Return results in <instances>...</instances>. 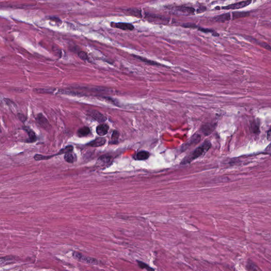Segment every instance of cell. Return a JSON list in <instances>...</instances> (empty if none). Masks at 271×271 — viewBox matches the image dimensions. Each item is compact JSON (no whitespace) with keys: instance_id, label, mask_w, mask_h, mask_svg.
Listing matches in <instances>:
<instances>
[{"instance_id":"17","label":"cell","mask_w":271,"mask_h":271,"mask_svg":"<svg viewBox=\"0 0 271 271\" xmlns=\"http://www.w3.org/2000/svg\"><path fill=\"white\" fill-rule=\"evenodd\" d=\"M25 130L28 133L29 136V140L28 141L29 143H33L36 141L37 137L33 131L31 129L27 128V127L25 128Z\"/></svg>"},{"instance_id":"6","label":"cell","mask_w":271,"mask_h":271,"mask_svg":"<svg viewBox=\"0 0 271 271\" xmlns=\"http://www.w3.org/2000/svg\"><path fill=\"white\" fill-rule=\"evenodd\" d=\"M175 9L178 12H181L184 15H192L196 11V10L194 8L185 5L176 6Z\"/></svg>"},{"instance_id":"16","label":"cell","mask_w":271,"mask_h":271,"mask_svg":"<svg viewBox=\"0 0 271 271\" xmlns=\"http://www.w3.org/2000/svg\"><path fill=\"white\" fill-rule=\"evenodd\" d=\"M133 57H135L137 59H139V60H140L141 61H143V62H144L145 63L147 64H149V65H162L161 64H160L159 63H158L157 62H156V61H151V60H149V59H147V58H144L143 57H141V56H137V55H133Z\"/></svg>"},{"instance_id":"13","label":"cell","mask_w":271,"mask_h":271,"mask_svg":"<svg viewBox=\"0 0 271 271\" xmlns=\"http://www.w3.org/2000/svg\"><path fill=\"white\" fill-rule=\"evenodd\" d=\"M215 125L214 124H206L204 125L202 128V131L204 135L206 136L210 135L213 132L215 129Z\"/></svg>"},{"instance_id":"31","label":"cell","mask_w":271,"mask_h":271,"mask_svg":"<svg viewBox=\"0 0 271 271\" xmlns=\"http://www.w3.org/2000/svg\"><path fill=\"white\" fill-rule=\"evenodd\" d=\"M267 139L268 141H271V129L267 131Z\"/></svg>"},{"instance_id":"29","label":"cell","mask_w":271,"mask_h":271,"mask_svg":"<svg viewBox=\"0 0 271 271\" xmlns=\"http://www.w3.org/2000/svg\"><path fill=\"white\" fill-rule=\"evenodd\" d=\"M18 116L19 118L22 122H24L26 120V117H25V116H23V114H18Z\"/></svg>"},{"instance_id":"1","label":"cell","mask_w":271,"mask_h":271,"mask_svg":"<svg viewBox=\"0 0 271 271\" xmlns=\"http://www.w3.org/2000/svg\"><path fill=\"white\" fill-rule=\"evenodd\" d=\"M211 146V143L209 141H204V143L200 146L198 147L197 148H196L189 155L186 156L182 160L181 164L184 165V164L191 163L194 159L198 158L200 156H201L202 155H203L204 154H205L209 149H210Z\"/></svg>"},{"instance_id":"19","label":"cell","mask_w":271,"mask_h":271,"mask_svg":"<svg viewBox=\"0 0 271 271\" xmlns=\"http://www.w3.org/2000/svg\"><path fill=\"white\" fill-rule=\"evenodd\" d=\"M232 19L235 20L236 19L245 18L249 16V13L248 12H232Z\"/></svg>"},{"instance_id":"30","label":"cell","mask_w":271,"mask_h":271,"mask_svg":"<svg viewBox=\"0 0 271 271\" xmlns=\"http://www.w3.org/2000/svg\"><path fill=\"white\" fill-rule=\"evenodd\" d=\"M265 151L269 154H271V143L269 144V146L265 149Z\"/></svg>"},{"instance_id":"12","label":"cell","mask_w":271,"mask_h":271,"mask_svg":"<svg viewBox=\"0 0 271 271\" xmlns=\"http://www.w3.org/2000/svg\"><path fill=\"white\" fill-rule=\"evenodd\" d=\"M127 13H128L129 14H130L131 16H135L136 18H142L143 15H142V12L141 10L136 8H130L127 9L125 11Z\"/></svg>"},{"instance_id":"7","label":"cell","mask_w":271,"mask_h":271,"mask_svg":"<svg viewBox=\"0 0 271 271\" xmlns=\"http://www.w3.org/2000/svg\"><path fill=\"white\" fill-rule=\"evenodd\" d=\"M109 129V127L108 124L101 123L99 125L96 129V132L100 136H103L107 134Z\"/></svg>"},{"instance_id":"3","label":"cell","mask_w":271,"mask_h":271,"mask_svg":"<svg viewBox=\"0 0 271 271\" xmlns=\"http://www.w3.org/2000/svg\"><path fill=\"white\" fill-rule=\"evenodd\" d=\"M88 114L90 117L93 119L94 120L96 121L101 123H103L106 120V117L104 116L103 114L96 110H89L88 111Z\"/></svg>"},{"instance_id":"28","label":"cell","mask_w":271,"mask_h":271,"mask_svg":"<svg viewBox=\"0 0 271 271\" xmlns=\"http://www.w3.org/2000/svg\"><path fill=\"white\" fill-rule=\"evenodd\" d=\"M207 10V8L205 6H201V8H199L198 10H196L197 13H201Z\"/></svg>"},{"instance_id":"8","label":"cell","mask_w":271,"mask_h":271,"mask_svg":"<svg viewBox=\"0 0 271 271\" xmlns=\"http://www.w3.org/2000/svg\"><path fill=\"white\" fill-rule=\"evenodd\" d=\"M231 14L230 13H226L224 14H221L218 16H215L214 20V21L217 23H224L231 20Z\"/></svg>"},{"instance_id":"11","label":"cell","mask_w":271,"mask_h":271,"mask_svg":"<svg viewBox=\"0 0 271 271\" xmlns=\"http://www.w3.org/2000/svg\"><path fill=\"white\" fill-rule=\"evenodd\" d=\"M112 158L111 156H109V155H102L99 158L98 163L100 165H109L112 162Z\"/></svg>"},{"instance_id":"26","label":"cell","mask_w":271,"mask_h":271,"mask_svg":"<svg viewBox=\"0 0 271 271\" xmlns=\"http://www.w3.org/2000/svg\"><path fill=\"white\" fill-rule=\"evenodd\" d=\"M78 56L80 57V58L83 60V61H86L88 59V56L87 54L84 51H80L78 53Z\"/></svg>"},{"instance_id":"27","label":"cell","mask_w":271,"mask_h":271,"mask_svg":"<svg viewBox=\"0 0 271 271\" xmlns=\"http://www.w3.org/2000/svg\"><path fill=\"white\" fill-rule=\"evenodd\" d=\"M252 130L253 132L254 133H258L259 131V126L258 124H256L255 122H254V123L252 124Z\"/></svg>"},{"instance_id":"2","label":"cell","mask_w":271,"mask_h":271,"mask_svg":"<svg viewBox=\"0 0 271 271\" xmlns=\"http://www.w3.org/2000/svg\"><path fill=\"white\" fill-rule=\"evenodd\" d=\"M252 3V0H245L241 2H237L234 4H230L227 6L221 7V10H237L244 8L248 6Z\"/></svg>"},{"instance_id":"4","label":"cell","mask_w":271,"mask_h":271,"mask_svg":"<svg viewBox=\"0 0 271 271\" xmlns=\"http://www.w3.org/2000/svg\"><path fill=\"white\" fill-rule=\"evenodd\" d=\"M73 257L75 259H78L80 261H83L85 263L90 264H98V261L94 258L86 257L82 255L81 254L78 252H74L73 253Z\"/></svg>"},{"instance_id":"9","label":"cell","mask_w":271,"mask_h":271,"mask_svg":"<svg viewBox=\"0 0 271 271\" xmlns=\"http://www.w3.org/2000/svg\"><path fill=\"white\" fill-rule=\"evenodd\" d=\"M106 140L104 138H98L94 141L88 144V145L91 147H98L102 146L106 144Z\"/></svg>"},{"instance_id":"21","label":"cell","mask_w":271,"mask_h":271,"mask_svg":"<svg viewBox=\"0 0 271 271\" xmlns=\"http://www.w3.org/2000/svg\"><path fill=\"white\" fill-rule=\"evenodd\" d=\"M64 159L65 160L66 162H67L68 163H73L74 162V161H75V157L74 156L73 154L71 152H69V153L65 154Z\"/></svg>"},{"instance_id":"22","label":"cell","mask_w":271,"mask_h":271,"mask_svg":"<svg viewBox=\"0 0 271 271\" xmlns=\"http://www.w3.org/2000/svg\"><path fill=\"white\" fill-rule=\"evenodd\" d=\"M246 268L248 270H250V271H257L259 269L257 266L251 261H249L247 263Z\"/></svg>"},{"instance_id":"23","label":"cell","mask_w":271,"mask_h":271,"mask_svg":"<svg viewBox=\"0 0 271 271\" xmlns=\"http://www.w3.org/2000/svg\"><path fill=\"white\" fill-rule=\"evenodd\" d=\"M119 137V133L118 131L116 130H114L113 133H112V136H111V140L113 144H116L118 142Z\"/></svg>"},{"instance_id":"20","label":"cell","mask_w":271,"mask_h":271,"mask_svg":"<svg viewBox=\"0 0 271 271\" xmlns=\"http://www.w3.org/2000/svg\"><path fill=\"white\" fill-rule=\"evenodd\" d=\"M197 29H198V30L201 31L202 33H211L212 36H214V37H218V36H219V34L218 33H217L216 31H215L214 30H213V29L208 28H204L200 27H198Z\"/></svg>"},{"instance_id":"14","label":"cell","mask_w":271,"mask_h":271,"mask_svg":"<svg viewBox=\"0 0 271 271\" xmlns=\"http://www.w3.org/2000/svg\"><path fill=\"white\" fill-rule=\"evenodd\" d=\"M150 154L147 151H141L136 155V159L138 161H144L149 158Z\"/></svg>"},{"instance_id":"24","label":"cell","mask_w":271,"mask_h":271,"mask_svg":"<svg viewBox=\"0 0 271 271\" xmlns=\"http://www.w3.org/2000/svg\"><path fill=\"white\" fill-rule=\"evenodd\" d=\"M137 262H138V264L139 266L141 267V269H147V270H149V271H151V270H154L153 269H151V267H149L148 265L146 264V263H144L143 262H141V261H137Z\"/></svg>"},{"instance_id":"25","label":"cell","mask_w":271,"mask_h":271,"mask_svg":"<svg viewBox=\"0 0 271 271\" xmlns=\"http://www.w3.org/2000/svg\"><path fill=\"white\" fill-rule=\"evenodd\" d=\"M182 27L186 28L196 29L198 28V26L197 25L192 23H186L182 25Z\"/></svg>"},{"instance_id":"15","label":"cell","mask_w":271,"mask_h":271,"mask_svg":"<svg viewBox=\"0 0 271 271\" xmlns=\"http://www.w3.org/2000/svg\"><path fill=\"white\" fill-rule=\"evenodd\" d=\"M90 129L88 127H83L82 128L78 129V136L80 137H83L87 136L88 135H89L90 134Z\"/></svg>"},{"instance_id":"18","label":"cell","mask_w":271,"mask_h":271,"mask_svg":"<svg viewBox=\"0 0 271 271\" xmlns=\"http://www.w3.org/2000/svg\"><path fill=\"white\" fill-rule=\"evenodd\" d=\"M249 38H250V39H249V40L251 41L254 42V43H256L257 45H259V46H260L263 47V48H264L266 49L269 50V51H271V47L269 45H268L267 43H263V42H262V41H260L257 40H256L254 38H251V37H249Z\"/></svg>"},{"instance_id":"10","label":"cell","mask_w":271,"mask_h":271,"mask_svg":"<svg viewBox=\"0 0 271 271\" xmlns=\"http://www.w3.org/2000/svg\"><path fill=\"white\" fill-rule=\"evenodd\" d=\"M37 121L41 126L45 129L48 128V127L50 125L47 119L41 113H40L38 115L37 117Z\"/></svg>"},{"instance_id":"5","label":"cell","mask_w":271,"mask_h":271,"mask_svg":"<svg viewBox=\"0 0 271 271\" xmlns=\"http://www.w3.org/2000/svg\"><path fill=\"white\" fill-rule=\"evenodd\" d=\"M111 26L115 28L119 29L122 30L133 31L135 27L132 24L126 23H112Z\"/></svg>"}]
</instances>
